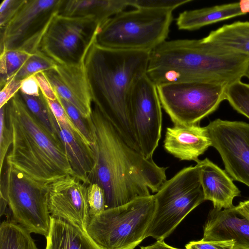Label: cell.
Masks as SVG:
<instances>
[{"label":"cell","mask_w":249,"mask_h":249,"mask_svg":"<svg viewBox=\"0 0 249 249\" xmlns=\"http://www.w3.org/2000/svg\"><path fill=\"white\" fill-rule=\"evenodd\" d=\"M19 92L32 96H39L40 95L41 91L35 75L22 80Z\"/></svg>","instance_id":"cell-37"},{"label":"cell","mask_w":249,"mask_h":249,"mask_svg":"<svg viewBox=\"0 0 249 249\" xmlns=\"http://www.w3.org/2000/svg\"><path fill=\"white\" fill-rule=\"evenodd\" d=\"M48 196V186L7 166L0 182V202L7 204L15 222L45 237L51 223Z\"/></svg>","instance_id":"cell-8"},{"label":"cell","mask_w":249,"mask_h":249,"mask_svg":"<svg viewBox=\"0 0 249 249\" xmlns=\"http://www.w3.org/2000/svg\"><path fill=\"white\" fill-rule=\"evenodd\" d=\"M233 208L239 214L249 220V199L240 202Z\"/></svg>","instance_id":"cell-38"},{"label":"cell","mask_w":249,"mask_h":249,"mask_svg":"<svg viewBox=\"0 0 249 249\" xmlns=\"http://www.w3.org/2000/svg\"><path fill=\"white\" fill-rule=\"evenodd\" d=\"M211 146V142L205 127L199 124H174L167 127L163 147L169 154L181 160L196 162Z\"/></svg>","instance_id":"cell-17"},{"label":"cell","mask_w":249,"mask_h":249,"mask_svg":"<svg viewBox=\"0 0 249 249\" xmlns=\"http://www.w3.org/2000/svg\"><path fill=\"white\" fill-rule=\"evenodd\" d=\"M235 242L233 240L210 241L203 240L191 241L186 245V249H233Z\"/></svg>","instance_id":"cell-35"},{"label":"cell","mask_w":249,"mask_h":249,"mask_svg":"<svg viewBox=\"0 0 249 249\" xmlns=\"http://www.w3.org/2000/svg\"><path fill=\"white\" fill-rule=\"evenodd\" d=\"M22 80L12 77L1 88L0 108L5 106L19 91Z\"/></svg>","instance_id":"cell-34"},{"label":"cell","mask_w":249,"mask_h":249,"mask_svg":"<svg viewBox=\"0 0 249 249\" xmlns=\"http://www.w3.org/2000/svg\"><path fill=\"white\" fill-rule=\"evenodd\" d=\"M203 38L220 47L249 55V21L224 25Z\"/></svg>","instance_id":"cell-23"},{"label":"cell","mask_w":249,"mask_h":249,"mask_svg":"<svg viewBox=\"0 0 249 249\" xmlns=\"http://www.w3.org/2000/svg\"><path fill=\"white\" fill-rule=\"evenodd\" d=\"M64 0H25L15 16L1 30L0 51L20 49L31 53L39 50L43 36Z\"/></svg>","instance_id":"cell-11"},{"label":"cell","mask_w":249,"mask_h":249,"mask_svg":"<svg viewBox=\"0 0 249 249\" xmlns=\"http://www.w3.org/2000/svg\"><path fill=\"white\" fill-rule=\"evenodd\" d=\"M249 55L200 39L165 40L150 53L146 74L157 86L200 81L228 85L241 80Z\"/></svg>","instance_id":"cell-3"},{"label":"cell","mask_w":249,"mask_h":249,"mask_svg":"<svg viewBox=\"0 0 249 249\" xmlns=\"http://www.w3.org/2000/svg\"><path fill=\"white\" fill-rule=\"evenodd\" d=\"M99 26L93 17L68 16L58 12L45 32L39 50L57 64L75 62Z\"/></svg>","instance_id":"cell-10"},{"label":"cell","mask_w":249,"mask_h":249,"mask_svg":"<svg viewBox=\"0 0 249 249\" xmlns=\"http://www.w3.org/2000/svg\"><path fill=\"white\" fill-rule=\"evenodd\" d=\"M244 76L246 77L249 79V61L248 63V64L246 67Z\"/></svg>","instance_id":"cell-41"},{"label":"cell","mask_w":249,"mask_h":249,"mask_svg":"<svg viewBox=\"0 0 249 249\" xmlns=\"http://www.w3.org/2000/svg\"><path fill=\"white\" fill-rule=\"evenodd\" d=\"M141 249H179L172 247L166 244L163 240L157 241L154 244L146 246L141 247Z\"/></svg>","instance_id":"cell-39"},{"label":"cell","mask_w":249,"mask_h":249,"mask_svg":"<svg viewBox=\"0 0 249 249\" xmlns=\"http://www.w3.org/2000/svg\"><path fill=\"white\" fill-rule=\"evenodd\" d=\"M30 233L15 221L4 220L0 226V249H38Z\"/></svg>","instance_id":"cell-24"},{"label":"cell","mask_w":249,"mask_h":249,"mask_svg":"<svg viewBox=\"0 0 249 249\" xmlns=\"http://www.w3.org/2000/svg\"><path fill=\"white\" fill-rule=\"evenodd\" d=\"M95 136V164L88 182L103 190L106 210L157 193L166 180L167 167L131 147L99 108L91 115Z\"/></svg>","instance_id":"cell-1"},{"label":"cell","mask_w":249,"mask_h":249,"mask_svg":"<svg viewBox=\"0 0 249 249\" xmlns=\"http://www.w3.org/2000/svg\"><path fill=\"white\" fill-rule=\"evenodd\" d=\"M52 118L56 134L65 150L74 176L89 184L88 178L95 164L93 149L70 129L58 123L53 113Z\"/></svg>","instance_id":"cell-19"},{"label":"cell","mask_w":249,"mask_h":249,"mask_svg":"<svg viewBox=\"0 0 249 249\" xmlns=\"http://www.w3.org/2000/svg\"><path fill=\"white\" fill-rule=\"evenodd\" d=\"M127 6L128 0H64L59 13L68 16H92L101 26Z\"/></svg>","instance_id":"cell-22"},{"label":"cell","mask_w":249,"mask_h":249,"mask_svg":"<svg viewBox=\"0 0 249 249\" xmlns=\"http://www.w3.org/2000/svg\"><path fill=\"white\" fill-rule=\"evenodd\" d=\"M161 107L157 87L146 74L132 90L129 115L141 153L148 159H152L161 138Z\"/></svg>","instance_id":"cell-12"},{"label":"cell","mask_w":249,"mask_h":249,"mask_svg":"<svg viewBox=\"0 0 249 249\" xmlns=\"http://www.w3.org/2000/svg\"><path fill=\"white\" fill-rule=\"evenodd\" d=\"M196 162L205 200L212 201L218 210L233 207V200L240 196L241 192L226 171L208 158Z\"/></svg>","instance_id":"cell-18"},{"label":"cell","mask_w":249,"mask_h":249,"mask_svg":"<svg viewBox=\"0 0 249 249\" xmlns=\"http://www.w3.org/2000/svg\"><path fill=\"white\" fill-rule=\"evenodd\" d=\"M33 54L20 49L0 51V88L14 75Z\"/></svg>","instance_id":"cell-25"},{"label":"cell","mask_w":249,"mask_h":249,"mask_svg":"<svg viewBox=\"0 0 249 249\" xmlns=\"http://www.w3.org/2000/svg\"><path fill=\"white\" fill-rule=\"evenodd\" d=\"M19 93L30 112L49 132L57 136L52 122V112L41 92L39 96Z\"/></svg>","instance_id":"cell-26"},{"label":"cell","mask_w":249,"mask_h":249,"mask_svg":"<svg viewBox=\"0 0 249 249\" xmlns=\"http://www.w3.org/2000/svg\"><path fill=\"white\" fill-rule=\"evenodd\" d=\"M211 146L219 153L232 180L249 187V124L216 119L205 126Z\"/></svg>","instance_id":"cell-13"},{"label":"cell","mask_w":249,"mask_h":249,"mask_svg":"<svg viewBox=\"0 0 249 249\" xmlns=\"http://www.w3.org/2000/svg\"><path fill=\"white\" fill-rule=\"evenodd\" d=\"M56 65L55 62L39 50L33 53L12 77L23 80L38 72L53 69Z\"/></svg>","instance_id":"cell-29"},{"label":"cell","mask_w":249,"mask_h":249,"mask_svg":"<svg viewBox=\"0 0 249 249\" xmlns=\"http://www.w3.org/2000/svg\"><path fill=\"white\" fill-rule=\"evenodd\" d=\"M239 2L241 9L244 14L246 15L249 13V0H242Z\"/></svg>","instance_id":"cell-40"},{"label":"cell","mask_w":249,"mask_h":249,"mask_svg":"<svg viewBox=\"0 0 249 249\" xmlns=\"http://www.w3.org/2000/svg\"><path fill=\"white\" fill-rule=\"evenodd\" d=\"M153 196L156 209L145 236L162 241L205 201L198 165L182 169L166 180Z\"/></svg>","instance_id":"cell-7"},{"label":"cell","mask_w":249,"mask_h":249,"mask_svg":"<svg viewBox=\"0 0 249 249\" xmlns=\"http://www.w3.org/2000/svg\"><path fill=\"white\" fill-rule=\"evenodd\" d=\"M45 249H101L86 231L67 219L51 216Z\"/></svg>","instance_id":"cell-20"},{"label":"cell","mask_w":249,"mask_h":249,"mask_svg":"<svg viewBox=\"0 0 249 249\" xmlns=\"http://www.w3.org/2000/svg\"><path fill=\"white\" fill-rule=\"evenodd\" d=\"M227 100L234 109L249 119V85L241 80L227 86Z\"/></svg>","instance_id":"cell-28"},{"label":"cell","mask_w":249,"mask_h":249,"mask_svg":"<svg viewBox=\"0 0 249 249\" xmlns=\"http://www.w3.org/2000/svg\"><path fill=\"white\" fill-rule=\"evenodd\" d=\"M12 135L8 126L5 106L0 109V172L2 174L5 159L12 144Z\"/></svg>","instance_id":"cell-32"},{"label":"cell","mask_w":249,"mask_h":249,"mask_svg":"<svg viewBox=\"0 0 249 249\" xmlns=\"http://www.w3.org/2000/svg\"><path fill=\"white\" fill-rule=\"evenodd\" d=\"M99 29L90 41L85 59L92 103L125 142L141 152L131 124L129 100L135 86L146 74L150 53L100 46L96 41Z\"/></svg>","instance_id":"cell-2"},{"label":"cell","mask_w":249,"mask_h":249,"mask_svg":"<svg viewBox=\"0 0 249 249\" xmlns=\"http://www.w3.org/2000/svg\"><path fill=\"white\" fill-rule=\"evenodd\" d=\"M89 44L77 61L56 63L55 68L44 71L57 96L71 104L89 121L92 119V100L85 59Z\"/></svg>","instance_id":"cell-15"},{"label":"cell","mask_w":249,"mask_h":249,"mask_svg":"<svg viewBox=\"0 0 249 249\" xmlns=\"http://www.w3.org/2000/svg\"><path fill=\"white\" fill-rule=\"evenodd\" d=\"M25 0H4L0 5V27L2 29L15 16Z\"/></svg>","instance_id":"cell-33"},{"label":"cell","mask_w":249,"mask_h":249,"mask_svg":"<svg viewBox=\"0 0 249 249\" xmlns=\"http://www.w3.org/2000/svg\"><path fill=\"white\" fill-rule=\"evenodd\" d=\"M88 185L71 175L49 184L48 206L51 216L69 220L86 231L90 219Z\"/></svg>","instance_id":"cell-14"},{"label":"cell","mask_w":249,"mask_h":249,"mask_svg":"<svg viewBox=\"0 0 249 249\" xmlns=\"http://www.w3.org/2000/svg\"><path fill=\"white\" fill-rule=\"evenodd\" d=\"M244 15L239 2L224 4L180 13L176 25L181 30L194 31L205 26Z\"/></svg>","instance_id":"cell-21"},{"label":"cell","mask_w":249,"mask_h":249,"mask_svg":"<svg viewBox=\"0 0 249 249\" xmlns=\"http://www.w3.org/2000/svg\"><path fill=\"white\" fill-rule=\"evenodd\" d=\"M57 99L70 120L83 136L86 144L93 149L95 140L92 119L89 121L84 118L78 110L68 101L58 96Z\"/></svg>","instance_id":"cell-27"},{"label":"cell","mask_w":249,"mask_h":249,"mask_svg":"<svg viewBox=\"0 0 249 249\" xmlns=\"http://www.w3.org/2000/svg\"><path fill=\"white\" fill-rule=\"evenodd\" d=\"M192 0H128L129 6L135 8L163 9L173 11Z\"/></svg>","instance_id":"cell-31"},{"label":"cell","mask_w":249,"mask_h":249,"mask_svg":"<svg viewBox=\"0 0 249 249\" xmlns=\"http://www.w3.org/2000/svg\"><path fill=\"white\" fill-rule=\"evenodd\" d=\"M228 85L200 81L174 82L157 87L161 107L174 124L199 122L226 100Z\"/></svg>","instance_id":"cell-9"},{"label":"cell","mask_w":249,"mask_h":249,"mask_svg":"<svg viewBox=\"0 0 249 249\" xmlns=\"http://www.w3.org/2000/svg\"><path fill=\"white\" fill-rule=\"evenodd\" d=\"M173 19L168 10L124 11L100 26L96 43L109 49L150 53L166 40Z\"/></svg>","instance_id":"cell-5"},{"label":"cell","mask_w":249,"mask_h":249,"mask_svg":"<svg viewBox=\"0 0 249 249\" xmlns=\"http://www.w3.org/2000/svg\"><path fill=\"white\" fill-rule=\"evenodd\" d=\"M202 240H233V249H249V220L239 214L233 207L221 210L213 208L203 226Z\"/></svg>","instance_id":"cell-16"},{"label":"cell","mask_w":249,"mask_h":249,"mask_svg":"<svg viewBox=\"0 0 249 249\" xmlns=\"http://www.w3.org/2000/svg\"><path fill=\"white\" fill-rule=\"evenodd\" d=\"M155 209L153 195L138 197L90 216L86 232L101 249H134L146 238Z\"/></svg>","instance_id":"cell-6"},{"label":"cell","mask_w":249,"mask_h":249,"mask_svg":"<svg viewBox=\"0 0 249 249\" xmlns=\"http://www.w3.org/2000/svg\"><path fill=\"white\" fill-rule=\"evenodd\" d=\"M87 200L90 216L98 215L106 210L104 193L98 184L90 183L88 185Z\"/></svg>","instance_id":"cell-30"},{"label":"cell","mask_w":249,"mask_h":249,"mask_svg":"<svg viewBox=\"0 0 249 249\" xmlns=\"http://www.w3.org/2000/svg\"><path fill=\"white\" fill-rule=\"evenodd\" d=\"M5 107L13 139L5 159L7 166L47 186L66 175L74 176L58 137L30 112L19 92Z\"/></svg>","instance_id":"cell-4"},{"label":"cell","mask_w":249,"mask_h":249,"mask_svg":"<svg viewBox=\"0 0 249 249\" xmlns=\"http://www.w3.org/2000/svg\"><path fill=\"white\" fill-rule=\"evenodd\" d=\"M35 76L38 84L40 90L44 97L50 100H56L57 99V95L44 72H38Z\"/></svg>","instance_id":"cell-36"}]
</instances>
